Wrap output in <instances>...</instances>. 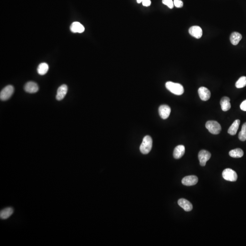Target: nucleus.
I'll return each mask as SVG.
<instances>
[{
	"mask_svg": "<svg viewBox=\"0 0 246 246\" xmlns=\"http://www.w3.org/2000/svg\"><path fill=\"white\" fill-rule=\"evenodd\" d=\"M165 87L170 92L177 95H181L184 93V89L183 86L178 83L174 82H166Z\"/></svg>",
	"mask_w": 246,
	"mask_h": 246,
	"instance_id": "obj_1",
	"label": "nucleus"
},
{
	"mask_svg": "<svg viewBox=\"0 0 246 246\" xmlns=\"http://www.w3.org/2000/svg\"><path fill=\"white\" fill-rule=\"evenodd\" d=\"M152 139L150 136H146L143 138L140 146V152L143 154H147L151 152L152 147Z\"/></svg>",
	"mask_w": 246,
	"mask_h": 246,
	"instance_id": "obj_2",
	"label": "nucleus"
},
{
	"mask_svg": "<svg viewBox=\"0 0 246 246\" xmlns=\"http://www.w3.org/2000/svg\"><path fill=\"white\" fill-rule=\"evenodd\" d=\"M206 127L211 134L213 135L219 134L222 130L221 125L216 121H208L206 124Z\"/></svg>",
	"mask_w": 246,
	"mask_h": 246,
	"instance_id": "obj_3",
	"label": "nucleus"
},
{
	"mask_svg": "<svg viewBox=\"0 0 246 246\" xmlns=\"http://www.w3.org/2000/svg\"><path fill=\"white\" fill-rule=\"evenodd\" d=\"M14 88L13 86H7L2 89L0 93V98L2 101H6L11 97L14 93Z\"/></svg>",
	"mask_w": 246,
	"mask_h": 246,
	"instance_id": "obj_4",
	"label": "nucleus"
},
{
	"mask_svg": "<svg viewBox=\"0 0 246 246\" xmlns=\"http://www.w3.org/2000/svg\"><path fill=\"white\" fill-rule=\"evenodd\" d=\"M222 177L225 180L234 182L238 179V175L235 171L230 168L225 169L222 172Z\"/></svg>",
	"mask_w": 246,
	"mask_h": 246,
	"instance_id": "obj_5",
	"label": "nucleus"
},
{
	"mask_svg": "<svg viewBox=\"0 0 246 246\" xmlns=\"http://www.w3.org/2000/svg\"><path fill=\"white\" fill-rule=\"evenodd\" d=\"M211 157V154L208 151L206 150H202L198 154V159L201 165L203 166H205L206 162L210 159Z\"/></svg>",
	"mask_w": 246,
	"mask_h": 246,
	"instance_id": "obj_6",
	"label": "nucleus"
},
{
	"mask_svg": "<svg viewBox=\"0 0 246 246\" xmlns=\"http://www.w3.org/2000/svg\"><path fill=\"white\" fill-rule=\"evenodd\" d=\"M198 93L200 98L204 101H208L211 97V94L210 90L204 87H200L198 89Z\"/></svg>",
	"mask_w": 246,
	"mask_h": 246,
	"instance_id": "obj_7",
	"label": "nucleus"
},
{
	"mask_svg": "<svg viewBox=\"0 0 246 246\" xmlns=\"http://www.w3.org/2000/svg\"><path fill=\"white\" fill-rule=\"evenodd\" d=\"M198 181L197 177L195 176H189L183 178L181 182L185 186H192L196 184Z\"/></svg>",
	"mask_w": 246,
	"mask_h": 246,
	"instance_id": "obj_8",
	"label": "nucleus"
},
{
	"mask_svg": "<svg viewBox=\"0 0 246 246\" xmlns=\"http://www.w3.org/2000/svg\"><path fill=\"white\" fill-rule=\"evenodd\" d=\"M171 109L168 105H161L159 108V113L161 118L163 120L167 119L170 116Z\"/></svg>",
	"mask_w": 246,
	"mask_h": 246,
	"instance_id": "obj_9",
	"label": "nucleus"
},
{
	"mask_svg": "<svg viewBox=\"0 0 246 246\" xmlns=\"http://www.w3.org/2000/svg\"><path fill=\"white\" fill-rule=\"evenodd\" d=\"M24 90L27 93L34 94L38 91L39 87L37 83L34 82H28L24 86Z\"/></svg>",
	"mask_w": 246,
	"mask_h": 246,
	"instance_id": "obj_10",
	"label": "nucleus"
},
{
	"mask_svg": "<svg viewBox=\"0 0 246 246\" xmlns=\"http://www.w3.org/2000/svg\"><path fill=\"white\" fill-rule=\"evenodd\" d=\"M189 33L190 35L197 39L201 38L203 35V30L202 28L200 27L197 26L190 27L189 30Z\"/></svg>",
	"mask_w": 246,
	"mask_h": 246,
	"instance_id": "obj_11",
	"label": "nucleus"
},
{
	"mask_svg": "<svg viewBox=\"0 0 246 246\" xmlns=\"http://www.w3.org/2000/svg\"><path fill=\"white\" fill-rule=\"evenodd\" d=\"M68 86L66 85L60 86L57 91L56 99L59 101L63 99L68 92Z\"/></svg>",
	"mask_w": 246,
	"mask_h": 246,
	"instance_id": "obj_12",
	"label": "nucleus"
},
{
	"mask_svg": "<svg viewBox=\"0 0 246 246\" xmlns=\"http://www.w3.org/2000/svg\"><path fill=\"white\" fill-rule=\"evenodd\" d=\"M70 30L72 33L81 34L84 32L85 28L84 26L80 22L75 21L71 24L70 26Z\"/></svg>",
	"mask_w": 246,
	"mask_h": 246,
	"instance_id": "obj_13",
	"label": "nucleus"
},
{
	"mask_svg": "<svg viewBox=\"0 0 246 246\" xmlns=\"http://www.w3.org/2000/svg\"><path fill=\"white\" fill-rule=\"evenodd\" d=\"M178 204L186 212H190L191 211L193 208L192 204L189 201L185 199L181 198L179 199L178 201Z\"/></svg>",
	"mask_w": 246,
	"mask_h": 246,
	"instance_id": "obj_14",
	"label": "nucleus"
},
{
	"mask_svg": "<svg viewBox=\"0 0 246 246\" xmlns=\"http://www.w3.org/2000/svg\"><path fill=\"white\" fill-rule=\"evenodd\" d=\"M185 152V147L183 145L177 146L174 149L173 156L176 159H180Z\"/></svg>",
	"mask_w": 246,
	"mask_h": 246,
	"instance_id": "obj_15",
	"label": "nucleus"
},
{
	"mask_svg": "<svg viewBox=\"0 0 246 246\" xmlns=\"http://www.w3.org/2000/svg\"><path fill=\"white\" fill-rule=\"evenodd\" d=\"M230 100L228 97H223L220 101L221 108L223 111H227L230 109L231 107L230 104Z\"/></svg>",
	"mask_w": 246,
	"mask_h": 246,
	"instance_id": "obj_16",
	"label": "nucleus"
},
{
	"mask_svg": "<svg viewBox=\"0 0 246 246\" xmlns=\"http://www.w3.org/2000/svg\"><path fill=\"white\" fill-rule=\"evenodd\" d=\"M14 212V209L12 207H7L0 212V217L2 219H7Z\"/></svg>",
	"mask_w": 246,
	"mask_h": 246,
	"instance_id": "obj_17",
	"label": "nucleus"
},
{
	"mask_svg": "<svg viewBox=\"0 0 246 246\" xmlns=\"http://www.w3.org/2000/svg\"><path fill=\"white\" fill-rule=\"evenodd\" d=\"M240 124V120H237L234 121L232 126L230 127L228 130V133L232 136H234L237 134V131Z\"/></svg>",
	"mask_w": 246,
	"mask_h": 246,
	"instance_id": "obj_18",
	"label": "nucleus"
},
{
	"mask_svg": "<svg viewBox=\"0 0 246 246\" xmlns=\"http://www.w3.org/2000/svg\"><path fill=\"white\" fill-rule=\"evenodd\" d=\"M242 38V36L238 32H233L230 36V41L233 45H237Z\"/></svg>",
	"mask_w": 246,
	"mask_h": 246,
	"instance_id": "obj_19",
	"label": "nucleus"
},
{
	"mask_svg": "<svg viewBox=\"0 0 246 246\" xmlns=\"http://www.w3.org/2000/svg\"><path fill=\"white\" fill-rule=\"evenodd\" d=\"M48 69H49V66L48 64L45 62H43V63H40L38 66L37 69V72L39 75H43L46 74V72L48 71Z\"/></svg>",
	"mask_w": 246,
	"mask_h": 246,
	"instance_id": "obj_20",
	"label": "nucleus"
},
{
	"mask_svg": "<svg viewBox=\"0 0 246 246\" xmlns=\"http://www.w3.org/2000/svg\"><path fill=\"white\" fill-rule=\"evenodd\" d=\"M229 155L231 157L238 158L242 157L244 155V153L241 149L237 148V149L231 150L229 153Z\"/></svg>",
	"mask_w": 246,
	"mask_h": 246,
	"instance_id": "obj_21",
	"label": "nucleus"
},
{
	"mask_svg": "<svg viewBox=\"0 0 246 246\" xmlns=\"http://www.w3.org/2000/svg\"><path fill=\"white\" fill-rule=\"evenodd\" d=\"M238 138L242 141L246 140V122L242 125L241 131L239 133Z\"/></svg>",
	"mask_w": 246,
	"mask_h": 246,
	"instance_id": "obj_22",
	"label": "nucleus"
},
{
	"mask_svg": "<svg viewBox=\"0 0 246 246\" xmlns=\"http://www.w3.org/2000/svg\"><path fill=\"white\" fill-rule=\"evenodd\" d=\"M236 88H242L246 86V77L242 76L239 78L236 83Z\"/></svg>",
	"mask_w": 246,
	"mask_h": 246,
	"instance_id": "obj_23",
	"label": "nucleus"
},
{
	"mask_svg": "<svg viewBox=\"0 0 246 246\" xmlns=\"http://www.w3.org/2000/svg\"><path fill=\"white\" fill-rule=\"evenodd\" d=\"M162 3L167 6L169 8L172 9L174 8V2L172 0H162Z\"/></svg>",
	"mask_w": 246,
	"mask_h": 246,
	"instance_id": "obj_24",
	"label": "nucleus"
},
{
	"mask_svg": "<svg viewBox=\"0 0 246 246\" xmlns=\"http://www.w3.org/2000/svg\"><path fill=\"white\" fill-rule=\"evenodd\" d=\"M174 4L177 8H181L183 6V2L181 0H174Z\"/></svg>",
	"mask_w": 246,
	"mask_h": 246,
	"instance_id": "obj_25",
	"label": "nucleus"
},
{
	"mask_svg": "<svg viewBox=\"0 0 246 246\" xmlns=\"http://www.w3.org/2000/svg\"><path fill=\"white\" fill-rule=\"evenodd\" d=\"M142 3L144 7H148L151 6L152 2L151 0H143Z\"/></svg>",
	"mask_w": 246,
	"mask_h": 246,
	"instance_id": "obj_26",
	"label": "nucleus"
},
{
	"mask_svg": "<svg viewBox=\"0 0 246 246\" xmlns=\"http://www.w3.org/2000/svg\"><path fill=\"white\" fill-rule=\"evenodd\" d=\"M240 108L242 110L246 111V100L243 101L240 105Z\"/></svg>",
	"mask_w": 246,
	"mask_h": 246,
	"instance_id": "obj_27",
	"label": "nucleus"
},
{
	"mask_svg": "<svg viewBox=\"0 0 246 246\" xmlns=\"http://www.w3.org/2000/svg\"><path fill=\"white\" fill-rule=\"evenodd\" d=\"M142 1H143V0H137V2L138 4L141 3V2H142Z\"/></svg>",
	"mask_w": 246,
	"mask_h": 246,
	"instance_id": "obj_28",
	"label": "nucleus"
}]
</instances>
